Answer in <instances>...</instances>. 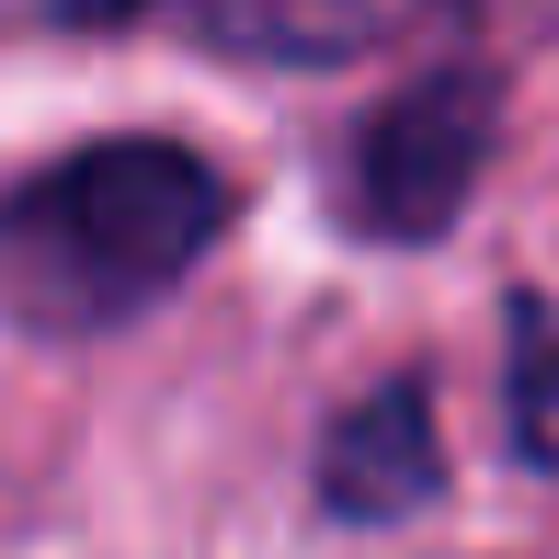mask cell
Wrapping results in <instances>:
<instances>
[{"label": "cell", "instance_id": "1", "mask_svg": "<svg viewBox=\"0 0 559 559\" xmlns=\"http://www.w3.org/2000/svg\"><path fill=\"white\" fill-rule=\"evenodd\" d=\"M240 183L183 138H81L0 183V309L46 343L148 320L228 240Z\"/></svg>", "mask_w": 559, "mask_h": 559}, {"label": "cell", "instance_id": "2", "mask_svg": "<svg viewBox=\"0 0 559 559\" xmlns=\"http://www.w3.org/2000/svg\"><path fill=\"white\" fill-rule=\"evenodd\" d=\"M491 148H502V81L479 58L423 69L412 92H389V104L343 138V228L354 240H389V251L445 240V228L468 217Z\"/></svg>", "mask_w": 559, "mask_h": 559}, {"label": "cell", "instance_id": "3", "mask_svg": "<svg viewBox=\"0 0 559 559\" xmlns=\"http://www.w3.org/2000/svg\"><path fill=\"white\" fill-rule=\"evenodd\" d=\"M445 491V423L423 377H377L320 435V514L332 525H412Z\"/></svg>", "mask_w": 559, "mask_h": 559}, {"label": "cell", "instance_id": "4", "mask_svg": "<svg viewBox=\"0 0 559 559\" xmlns=\"http://www.w3.org/2000/svg\"><path fill=\"white\" fill-rule=\"evenodd\" d=\"M58 23H183L251 69H343L377 46V0H58Z\"/></svg>", "mask_w": 559, "mask_h": 559}, {"label": "cell", "instance_id": "5", "mask_svg": "<svg viewBox=\"0 0 559 559\" xmlns=\"http://www.w3.org/2000/svg\"><path fill=\"white\" fill-rule=\"evenodd\" d=\"M502 412H514V456L559 479V309L514 297V354H502Z\"/></svg>", "mask_w": 559, "mask_h": 559}]
</instances>
